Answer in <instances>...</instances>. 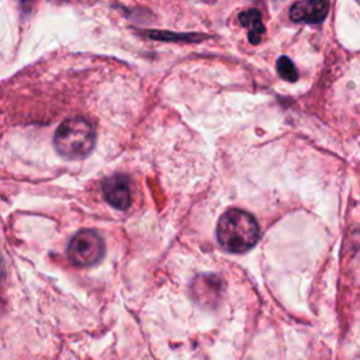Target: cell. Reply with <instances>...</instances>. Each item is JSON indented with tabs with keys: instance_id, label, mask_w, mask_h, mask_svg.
<instances>
[{
	"instance_id": "2",
	"label": "cell",
	"mask_w": 360,
	"mask_h": 360,
	"mask_svg": "<svg viewBox=\"0 0 360 360\" xmlns=\"http://www.w3.org/2000/svg\"><path fill=\"white\" fill-rule=\"evenodd\" d=\"M94 125L83 117H72L59 124L52 143L56 153L65 159L76 160L90 155L96 145Z\"/></svg>"
},
{
	"instance_id": "10",
	"label": "cell",
	"mask_w": 360,
	"mask_h": 360,
	"mask_svg": "<svg viewBox=\"0 0 360 360\" xmlns=\"http://www.w3.org/2000/svg\"><path fill=\"white\" fill-rule=\"evenodd\" d=\"M356 1H357V0H356Z\"/></svg>"
},
{
	"instance_id": "7",
	"label": "cell",
	"mask_w": 360,
	"mask_h": 360,
	"mask_svg": "<svg viewBox=\"0 0 360 360\" xmlns=\"http://www.w3.org/2000/svg\"><path fill=\"white\" fill-rule=\"evenodd\" d=\"M239 22L248 28V39L252 45H257L262 41V35L264 34V25L262 22L260 13L256 8H249L238 15Z\"/></svg>"
},
{
	"instance_id": "5",
	"label": "cell",
	"mask_w": 360,
	"mask_h": 360,
	"mask_svg": "<svg viewBox=\"0 0 360 360\" xmlns=\"http://www.w3.org/2000/svg\"><path fill=\"white\" fill-rule=\"evenodd\" d=\"M104 200L115 210L125 211L131 205L129 179L124 174H112L101 184Z\"/></svg>"
},
{
	"instance_id": "8",
	"label": "cell",
	"mask_w": 360,
	"mask_h": 360,
	"mask_svg": "<svg viewBox=\"0 0 360 360\" xmlns=\"http://www.w3.org/2000/svg\"><path fill=\"white\" fill-rule=\"evenodd\" d=\"M145 37L159 41H177V42H200L205 38V35L197 32H170V31H158L149 30L143 32Z\"/></svg>"
},
{
	"instance_id": "3",
	"label": "cell",
	"mask_w": 360,
	"mask_h": 360,
	"mask_svg": "<svg viewBox=\"0 0 360 360\" xmlns=\"http://www.w3.org/2000/svg\"><path fill=\"white\" fill-rule=\"evenodd\" d=\"M68 259L77 267L91 266L104 256V240L94 229H80L76 232L66 249Z\"/></svg>"
},
{
	"instance_id": "9",
	"label": "cell",
	"mask_w": 360,
	"mask_h": 360,
	"mask_svg": "<svg viewBox=\"0 0 360 360\" xmlns=\"http://www.w3.org/2000/svg\"><path fill=\"white\" fill-rule=\"evenodd\" d=\"M276 69L278 76L285 82H297L298 72L288 56H280L276 62Z\"/></svg>"
},
{
	"instance_id": "4",
	"label": "cell",
	"mask_w": 360,
	"mask_h": 360,
	"mask_svg": "<svg viewBox=\"0 0 360 360\" xmlns=\"http://www.w3.org/2000/svg\"><path fill=\"white\" fill-rule=\"evenodd\" d=\"M191 297L202 307H215L222 294V281L218 276L207 273L198 274L190 285Z\"/></svg>"
},
{
	"instance_id": "6",
	"label": "cell",
	"mask_w": 360,
	"mask_h": 360,
	"mask_svg": "<svg viewBox=\"0 0 360 360\" xmlns=\"http://www.w3.org/2000/svg\"><path fill=\"white\" fill-rule=\"evenodd\" d=\"M329 13L328 0H300L291 4L288 15L294 22L321 24Z\"/></svg>"
},
{
	"instance_id": "1",
	"label": "cell",
	"mask_w": 360,
	"mask_h": 360,
	"mask_svg": "<svg viewBox=\"0 0 360 360\" xmlns=\"http://www.w3.org/2000/svg\"><path fill=\"white\" fill-rule=\"evenodd\" d=\"M260 236L255 217L243 210H228L218 219L217 239L229 253H243L252 249Z\"/></svg>"
}]
</instances>
